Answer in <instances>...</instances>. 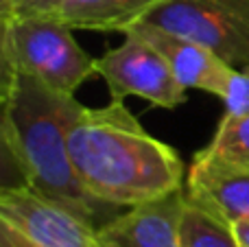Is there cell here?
Returning <instances> with one entry per match:
<instances>
[{
    "label": "cell",
    "instance_id": "1",
    "mask_svg": "<svg viewBox=\"0 0 249 247\" xmlns=\"http://www.w3.org/2000/svg\"><path fill=\"white\" fill-rule=\"evenodd\" d=\"M86 105L37 77L2 68V144L26 186L94 223L103 208L83 188L70 160L68 134Z\"/></svg>",
    "mask_w": 249,
    "mask_h": 247
},
{
    "label": "cell",
    "instance_id": "15",
    "mask_svg": "<svg viewBox=\"0 0 249 247\" xmlns=\"http://www.w3.org/2000/svg\"><path fill=\"white\" fill-rule=\"evenodd\" d=\"M0 247H39V245L29 241L18 230H13L11 226L0 221Z\"/></svg>",
    "mask_w": 249,
    "mask_h": 247
},
{
    "label": "cell",
    "instance_id": "2",
    "mask_svg": "<svg viewBox=\"0 0 249 247\" xmlns=\"http://www.w3.org/2000/svg\"><path fill=\"white\" fill-rule=\"evenodd\" d=\"M68 149L83 188L112 208H131L181 188L179 153L153 138L124 101L83 109L68 134Z\"/></svg>",
    "mask_w": 249,
    "mask_h": 247
},
{
    "label": "cell",
    "instance_id": "3",
    "mask_svg": "<svg viewBox=\"0 0 249 247\" xmlns=\"http://www.w3.org/2000/svg\"><path fill=\"white\" fill-rule=\"evenodd\" d=\"M72 31L59 18L2 20V68L33 74L55 90L74 94L96 74V59L79 46Z\"/></svg>",
    "mask_w": 249,
    "mask_h": 247
},
{
    "label": "cell",
    "instance_id": "9",
    "mask_svg": "<svg viewBox=\"0 0 249 247\" xmlns=\"http://www.w3.org/2000/svg\"><path fill=\"white\" fill-rule=\"evenodd\" d=\"M188 199L228 223L249 219V166L199 151L188 173Z\"/></svg>",
    "mask_w": 249,
    "mask_h": 247
},
{
    "label": "cell",
    "instance_id": "12",
    "mask_svg": "<svg viewBox=\"0 0 249 247\" xmlns=\"http://www.w3.org/2000/svg\"><path fill=\"white\" fill-rule=\"evenodd\" d=\"M203 153L230 164L249 166V112L238 116H223L214 138Z\"/></svg>",
    "mask_w": 249,
    "mask_h": 247
},
{
    "label": "cell",
    "instance_id": "11",
    "mask_svg": "<svg viewBox=\"0 0 249 247\" xmlns=\"http://www.w3.org/2000/svg\"><path fill=\"white\" fill-rule=\"evenodd\" d=\"M181 247H241L232 223L193 204L186 195V206L179 223Z\"/></svg>",
    "mask_w": 249,
    "mask_h": 247
},
{
    "label": "cell",
    "instance_id": "10",
    "mask_svg": "<svg viewBox=\"0 0 249 247\" xmlns=\"http://www.w3.org/2000/svg\"><path fill=\"white\" fill-rule=\"evenodd\" d=\"M162 2L166 0H66L57 18L70 29L124 33Z\"/></svg>",
    "mask_w": 249,
    "mask_h": 247
},
{
    "label": "cell",
    "instance_id": "8",
    "mask_svg": "<svg viewBox=\"0 0 249 247\" xmlns=\"http://www.w3.org/2000/svg\"><path fill=\"white\" fill-rule=\"evenodd\" d=\"M127 31L142 35L158 48L160 55L166 59L168 68L177 77V81L186 90H201L223 99L236 68H232L228 61L214 55L210 48L201 46L199 42H193L184 35L146 24V22H138V24L129 26Z\"/></svg>",
    "mask_w": 249,
    "mask_h": 247
},
{
    "label": "cell",
    "instance_id": "6",
    "mask_svg": "<svg viewBox=\"0 0 249 247\" xmlns=\"http://www.w3.org/2000/svg\"><path fill=\"white\" fill-rule=\"evenodd\" d=\"M0 221L39 247H101L94 223L26 184L2 188Z\"/></svg>",
    "mask_w": 249,
    "mask_h": 247
},
{
    "label": "cell",
    "instance_id": "16",
    "mask_svg": "<svg viewBox=\"0 0 249 247\" xmlns=\"http://www.w3.org/2000/svg\"><path fill=\"white\" fill-rule=\"evenodd\" d=\"M234 230H236V236H238L241 247H249V219L234 223Z\"/></svg>",
    "mask_w": 249,
    "mask_h": 247
},
{
    "label": "cell",
    "instance_id": "5",
    "mask_svg": "<svg viewBox=\"0 0 249 247\" xmlns=\"http://www.w3.org/2000/svg\"><path fill=\"white\" fill-rule=\"evenodd\" d=\"M96 74L107 83L109 96L149 101L162 109L186 103V88L177 81L160 51L133 31H124V42L96 59Z\"/></svg>",
    "mask_w": 249,
    "mask_h": 247
},
{
    "label": "cell",
    "instance_id": "4",
    "mask_svg": "<svg viewBox=\"0 0 249 247\" xmlns=\"http://www.w3.org/2000/svg\"><path fill=\"white\" fill-rule=\"evenodd\" d=\"M140 22L199 42L236 70L249 66V0H166Z\"/></svg>",
    "mask_w": 249,
    "mask_h": 247
},
{
    "label": "cell",
    "instance_id": "14",
    "mask_svg": "<svg viewBox=\"0 0 249 247\" xmlns=\"http://www.w3.org/2000/svg\"><path fill=\"white\" fill-rule=\"evenodd\" d=\"M225 116H238L249 112V66L236 70L223 94Z\"/></svg>",
    "mask_w": 249,
    "mask_h": 247
},
{
    "label": "cell",
    "instance_id": "13",
    "mask_svg": "<svg viewBox=\"0 0 249 247\" xmlns=\"http://www.w3.org/2000/svg\"><path fill=\"white\" fill-rule=\"evenodd\" d=\"M66 0H0V20L57 18Z\"/></svg>",
    "mask_w": 249,
    "mask_h": 247
},
{
    "label": "cell",
    "instance_id": "7",
    "mask_svg": "<svg viewBox=\"0 0 249 247\" xmlns=\"http://www.w3.org/2000/svg\"><path fill=\"white\" fill-rule=\"evenodd\" d=\"M186 193L168 195L131 206L96 230L101 247H181L179 223Z\"/></svg>",
    "mask_w": 249,
    "mask_h": 247
}]
</instances>
